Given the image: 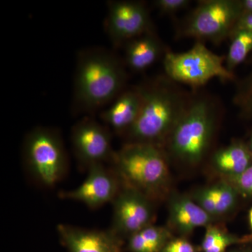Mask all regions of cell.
Listing matches in <instances>:
<instances>
[{"instance_id": "cell-1", "label": "cell", "mask_w": 252, "mask_h": 252, "mask_svg": "<svg viewBox=\"0 0 252 252\" xmlns=\"http://www.w3.org/2000/svg\"><path fill=\"white\" fill-rule=\"evenodd\" d=\"M124 64L108 50L91 48L78 55L74 80L76 110L92 113L117 98L126 82Z\"/></svg>"}, {"instance_id": "cell-2", "label": "cell", "mask_w": 252, "mask_h": 252, "mask_svg": "<svg viewBox=\"0 0 252 252\" xmlns=\"http://www.w3.org/2000/svg\"><path fill=\"white\" fill-rule=\"evenodd\" d=\"M142 106L137 120L126 132L131 142L155 144L167 140L187 103L166 81L156 80L137 86Z\"/></svg>"}, {"instance_id": "cell-3", "label": "cell", "mask_w": 252, "mask_h": 252, "mask_svg": "<svg viewBox=\"0 0 252 252\" xmlns=\"http://www.w3.org/2000/svg\"><path fill=\"white\" fill-rule=\"evenodd\" d=\"M111 161L122 185L137 189L151 199L158 195L168 181L166 159L155 144L129 142L114 152Z\"/></svg>"}, {"instance_id": "cell-4", "label": "cell", "mask_w": 252, "mask_h": 252, "mask_svg": "<svg viewBox=\"0 0 252 252\" xmlns=\"http://www.w3.org/2000/svg\"><path fill=\"white\" fill-rule=\"evenodd\" d=\"M215 123V109L208 100L198 98L189 102L167 139L170 152L182 162L198 163L209 148Z\"/></svg>"}, {"instance_id": "cell-5", "label": "cell", "mask_w": 252, "mask_h": 252, "mask_svg": "<svg viewBox=\"0 0 252 252\" xmlns=\"http://www.w3.org/2000/svg\"><path fill=\"white\" fill-rule=\"evenodd\" d=\"M23 151L26 167L36 182L52 187L62 180L67 171V157L59 132L36 127L26 136Z\"/></svg>"}, {"instance_id": "cell-6", "label": "cell", "mask_w": 252, "mask_h": 252, "mask_svg": "<svg viewBox=\"0 0 252 252\" xmlns=\"http://www.w3.org/2000/svg\"><path fill=\"white\" fill-rule=\"evenodd\" d=\"M163 67L172 80L192 87L205 85L211 79L231 80L234 77L224 64V58L218 56L198 41L185 52H165Z\"/></svg>"}, {"instance_id": "cell-7", "label": "cell", "mask_w": 252, "mask_h": 252, "mask_svg": "<svg viewBox=\"0 0 252 252\" xmlns=\"http://www.w3.org/2000/svg\"><path fill=\"white\" fill-rule=\"evenodd\" d=\"M242 15L239 0L200 1L181 31L186 37L218 43L230 33Z\"/></svg>"}, {"instance_id": "cell-8", "label": "cell", "mask_w": 252, "mask_h": 252, "mask_svg": "<svg viewBox=\"0 0 252 252\" xmlns=\"http://www.w3.org/2000/svg\"><path fill=\"white\" fill-rule=\"evenodd\" d=\"M113 203L111 231L119 238L130 237L149 225L154 220L152 199L137 189L122 185Z\"/></svg>"}, {"instance_id": "cell-9", "label": "cell", "mask_w": 252, "mask_h": 252, "mask_svg": "<svg viewBox=\"0 0 252 252\" xmlns=\"http://www.w3.org/2000/svg\"><path fill=\"white\" fill-rule=\"evenodd\" d=\"M153 24L145 4L135 1H110L105 30L115 46L154 32Z\"/></svg>"}, {"instance_id": "cell-10", "label": "cell", "mask_w": 252, "mask_h": 252, "mask_svg": "<svg viewBox=\"0 0 252 252\" xmlns=\"http://www.w3.org/2000/svg\"><path fill=\"white\" fill-rule=\"evenodd\" d=\"M72 142L78 160L89 168L112 160L114 152L110 132L91 117H84L72 130Z\"/></svg>"}, {"instance_id": "cell-11", "label": "cell", "mask_w": 252, "mask_h": 252, "mask_svg": "<svg viewBox=\"0 0 252 252\" xmlns=\"http://www.w3.org/2000/svg\"><path fill=\"white\" fill-rule=\"evenodd\" d=\"M86 180L77 188L61 193L62 198L80 202L91 208H97L114 201L122 189V182L113 169L103 164L88 168Z\"/></svg>"}, {"instance_id": "cell-12", "label": "cell", "mask_w": 252, "mask_h": 252, "mask_svg": "<svg viewBox=\"0 0 252 252\" xmlns=\"http://www.w3.org/2000/svg\"><path fill=\"white\" fill-rule=\"evenodd\" d=\"M58 233L69 252H122V239L110 230H89L59 224Z\"/></svg>"}, {"instance_id": "cell-13", "label": "cell", "mask_w": 252, "mask_h": 252, "mask_svg": "<svg viewBox=\"0 0 252 252\" xmlns=\"http://www.w3.org/2000/svg\"><path fill=\"white\" fill-rule=\"evenodd\" d=\"M142 106L137 87L124 91L101 114L104 122L119 133H126L135 124Z\"/></svg>"}, {"instance_id": "cell-14", "label": "cell", "mask_w": 252, "mask_h": 252, "mask_svg": "<svg viewBox=\"0 0 252 252\" xmlns=\"http://www.w3.org/2000/svg\"><path fill=\"white\" fill-rule=\"evenodd\" d=\"M212 217L191 198L177 195L169 204V223L182 234H189L199 227L211 225Z\"/></svg>"}, {"instance_id": "cell-15", "label": "cell", "mask_w": 252, "mask_h": 252, "mask_svg": "<svg viewBox=\"0 0 252 252\" xmlns=\"http://www.w3.org/2000/svg\"><path fill=\"white\" fill-rule=\"evenodd\" d=\"M162 52L161 43L151 32L126 44V63L132 70L142 72L152 66Z\"/></svg>"}, {"instance_id": "cell-16", "label": "cell", "mask_w": 252, "mask_h": 252, "mask_svg": "<svg viewBox=\"0 0 252 252\" xmlns=\"http://www.w3.org/2000/svg\"><path fill=\"white\" fill-rule=\"evenodd\" d=\"M212 163L217 171L233 178L251 166L252 154L248 144L238 141L217 151L212 158Z\"/></svg>"}, {"instance_id": "cell-17", "label": "cell", "mask_w": 252, "mask_h": 252, "mask_svg": "<svg viewBox=\"0 0 252 252\" xmlns=\"http://www.w3.org/2000/svg\"><path fill=\"white\" fill-rule=\"evenodd\" d=\"M170 238L167 228L149 225L129 237L128 248L131 252H160Z\"/></svg>"}, {"instance_id": "cell-18", "label": "cell", "mask_w": 252, "mask_h": 252, "mask_svg": "<svg viewBox=\"0 0 252 252\" xmlns=\"http://www.w3.org/2000/svg\"><path fill=\"white\" fill-rule=\"evenodd\" d=\"M252 237H238L228 233L217 225L206 227L205 237L202 243L204 252H225L227 249L235 244L251 243Z\"/></svg>"}, {"instance_id": "cell-19", "label": "cell", "mask_w": 252, "mask_h": 252, "mask_svg": "<svg viewBox=\"0 0 252 252\" xmlns=\"http://www.w3.org/2000/svg\"><path fill=\"white\" fill-rule=\"evenodd\" d=\"M230 37L231 38V43L225 59V67L232 72L252 52V32L242 30L232 33Z\"/></svg>"}, {"instance_id": "cell-20", "label": "cell", "mask_w": 252, "mask_h": 252, "mask_svg": "<svg viewBox=\"0 0 252 252\" xmlns=\"http://www.w3.org/2000/svg\"><path fill=\"white\" fill-rule=\"evenodd\" d=\"M213 186L217 216L225 215L233 210L236 206L239 195L234 187L227 182H220Z\"/></svg>"}, {"instance_id": "cell-21", "label": "cell", "mask_w": 252, "mask_h": 252, "mask_svg": "<svg viewBox=\"0 0 252 252\" xmlns=\"http://www.w3.org/2000/svg\"><path fill=\"white\" fill-rule=\"evenodd\" d=\"M234 103L240 114L252 119V69L250 74L240 82L234 96Z\"/></svg>"}, {"instance_id": "cell-22", "label": "cell", "mask_w": 252, "mask_h": 252, "mask_svg": "<svg viewBox=\"0 0 252 252\" xmlns=\"http://www.w3.org/2000/svg\"><path fill=\"white\" fill-rule=\"evenodd\" d=\"M229 181L239 194L252 197V165L240 175L230 178Z\"/></svg>"}, {"instance_id": "cell-23", "label": "cell", "mask_w": 252, "mask_h": 252, "mask_svg": "<svg viewBox=\"0 0 252 252\" xmlns=\"http://www.w3.org/2000/svg\"><path fill=\"white\" fill-rule=\"evenodd\" d=\"M190 3L189 0H156L153 4L162 14L171 15L185 9Z\"/></svg>"}, {"instance_id": "cell-24", "label": "cell", "mask_w": 252, "mask_h": 252, "mask_svg": "<svg viewBox=\"0 0 252 252\" xmlns=\"http://www.w3.org/2000/svg\"><path fill=\"white\" fill-rule=\"evenodd\" d=\"M160 252H196L191 243L184 238L169 240Z\"/></svg>"}, {"instance_id": "cell-25", "label": "cell", "mask_w": 252, "mask_h": 252, "mask_svg": "<svg viewBox=\"0 0 252 252\" xmlns=\"http://www.w3.org/2000/svg\"><path fill=\"white\" fill-rule=\"evenodd\" d=\"M242 30H245V31L252 32V14H242L240 17L239 18L238 21H237L236 24H235L230 34L235 32L242 31Z\"/></svg>"}, {"instance_id": "cell-26", "label": "cell", "mask_w": 252, "mask_h": 252, "mask_svg": "<svg viewBox=\"0 0 252 252\" xmlns=\"http://www.w3.org/2000/svg\"><path fill=\"white\" fill-rule=\"evenodd\" d=\"M242 14H252V0H239Z\"/></svg>"}, {"instance_id": "cell-27", "label": "cell", "mask_w": 252, "mask_h": 252, "mask_svg": "<svg viewBox=\"0 0 252 252\" xmlns=\"http://www.w3.org/2000/svg\"><path fill=\"white\" fill-rule=\"evenodd\" d=\"M249 219H250V226H251V229L252 231V207L250 211V215H249Z\"/></svg>"}, {"instance_id": "cell-28", "label": "cell", "mask_w": 252, "mask_h": 252, "mask_svg": "<svg viewBox=\"0 0 252 252\" xmlns=\"http://www.w3.org/2000/svg\"><path fill=\"white\" fill-rule=\"evenodd\" d=\"M249 149H250V152L252 154V133L251 135V137H250V142H249V144H248Z\"/></svg>"}, {"instance_id": "cell-29", "label": "cell", "mask_w": 252, "mask_h": 252, "mask_svg": "<svg viewBox=\"0 0 252 252\" xmlns=\"http://www.w3.org/2000/svg\"><path fill=\"white\" fill-rule=\"evenodd\" d=\"M246 252V251H235V252Z\"/></svg>"}]
</instances>
